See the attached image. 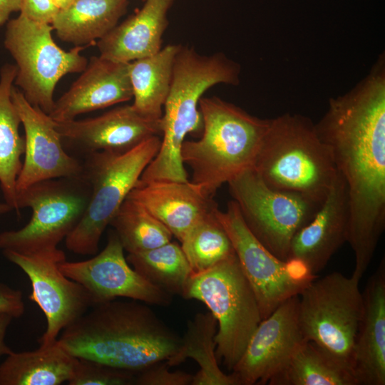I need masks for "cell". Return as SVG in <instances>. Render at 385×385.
Here are the masks:
<instances>
[{
    "label": "cell",
    "mask_w": 385,
    "mask_h": 385,
    "mask_svg": "<svg viewBox=\"0 0 385 385\" xmlns=\"http://www.w3.org/2000/svg\"><path fill=\"white\" fill-rule=\"evenodd\" d=\"M298 295L258 324L230 374L237 385L266 384L304 339L298 322Z\"/></svg>",
    "instance_id": "obj_16"
},
{
    "label": "cell",
    "mask_w": 385,
    "mask_h": 385,
    "mask_svg": "<svg viewBox=\"0 0 385 385\" xmlns=\"http://www.w3.org/2000/svg\"><path fill=\"white\" fill-rule=\"evenodd\" d=\"M11 97L25 133L24 159L16 192L43 180L81 176L83 163L66 151L51 116L31 105L14 86Z\"/></svg>",
    "instance_id": "obj_15"
},
{
    "label": "cell",
    "mask_w": 385,
    "mask_h": 385,
    "mask_svg": "<svg viewBox=\"0 0 385 385\" xmlns=\"http://www.w3.org/2000/svg\"><path fill=\"white\" fill-rule=\"evenodd\" d=\"M22 0H0V26L8 20L12 12L20 11Z\"/></svg>",
    "instance_id": "obj_37"
},
{
    "label": "cell",
    "mask_w": 385,
    "mask_h": 385,
    "mask_svg": "<svg viewBox=\"0 0 385 385\" xmlns=\"http://www.w3.org/2000/svg\"><path fill=\"white\" fill-rule=\"evenodd\" d=\"M227 184L249 230L274 256L288 261L294 236L314 217L322 203L297 192L269 187L252 168Z\"/></svg>",
    "instance_id": "obj_11"
},
{
    "label": "cell",
    "mask_w": 385,
    "mask_h": 385,
    "mask_svg": "<svg viewBox=\"0 0 385 385\" xmlns=\"http://www.w3.org/2000/svg\"><path fill=\"white\" fill-rule=\"evenodd\" d=\"M2 253L27 275L32 289L29 299L46 317V329L38 340L40 344L54 342L66 327L93 307L87 290L60 270L58 264L66 255L58 247L29 254L11 250Z\"/></svg>",
    "instance_id": "obj_13"
},
{
    "label": "cell",
    "mask_w": 385,
    "mask_h": 385,
    "mask_svg": "<svg viewBox=\"0 0 385 385\" xmlns=\"http://www.w3.org/2000/svg\"><path fill=\"white\" fill-rule=\"evenodd\" d=\"M166 361L152 364L135 374V385H189L192 376L185 371H170Z\"/></svg>",
    "instance_id": "obj_33"
},
{
    "label": "cell",
    "mask_w": 385,
    "mask_h": 385,
    "mask_svg": "<svg viewBox=\"0 0 385 385\" xmlns=\"http://www.w3.org/2000/svg\"><path fill=\"white\" fill-rule=\"evenodd\" d=\"M135 374L94 360L78 358L69 385H132Z\"/></svg>",
    "instance_id": "obj_32"
},
{
    "label": "cell",
    "mask_w": 385,
    "mask_h": 385,
    "mask_svg": "<svg viewBox=\"0 0 385 385\" xmlns=\"http://www.w3.org/2000/svg\"><path fill=\"white\" fill-rule=\"evenodd\" d=\"M90 194L83 173L43 180L18 191L19 211L30 207L32 215L21 229L0 232V250L29 254L56 248L80 222Z\"/></svg>",
    "instance_id": "obj_9"
},
{
    "label": "cell",
    "mask_w": 385,
    "mask_h": 385,
    "mask_svg": "<svg viewBox=\"0 0 385 385\" xmlns=\"http://www.w3.org/2000/svg\"><path fill=\"white\" fill-rule=\"evenodd\" d=\"M180 339L145 303L117 299L91 307L58 338L76 357L134 374L170 358Z\"/></svg>",
    "instance_id": "obj_2"
},
{
    "label": "cell",
    "mask_w": 385,
    "mask_h": 385,
    "mask_svg": "<svg viewBox=\"0 0 385 385\" xmlns=\"http://www.w3.org/2000/svg\"><path fill=\"white\" fill-rule=\"evenodd\" d=\"M161 139L153 136L123 153L99 151L86 155L83 174L91 187L80 222L65 239L76 254L95 255L101 236L140 175L159 150Z\"/></svg>",
    "instance_id": "obj_6"
},
{
    "label": "cell",
    "mask_w": 385,
    "mask_h": 385,
    "mask_svg": "<svg viewBox=\"0 0 385 385\" xmlns=\"http://www.w3.org/2000/svg\"><path fill=\"white\" fill-rule=\"evenodd\" d=\"M50 24L32 21L22 14L8 21L4 45L17 68L14 85L33 106L50 114L53 93L65 75L82 72L88 63L81 52L88 46L69 51L59 47L52 37Z\"/></svg>",
    "instance_id": "obj_10"
},
{
    "label": "cell",
    "mask_w": 385,
    "mask_h": 385,
    "mask_svg": "<svg viewBox=\"0 0 385 385\" xmlns=\"http://www.w3.org/2000/svg\"><path fill=\"white\" fill-rule=\"evenodd\" d=\"M25 312L22 292L0 282V313L14 318L21 317Z\"/></svg>",
    "instance_id": "obj_35"
},
{
    "label": "cell",
    "mask_w": 385,
    "mask_h": 385,
    "mask_svg": "<svg viewBox=\"0 0 385 385\" xmlns=\"http://www.w3.org/2000/svg\"><path fill=\"white\" fill-rule=\"evenodd\" d=\"M14 317L6 313H0V358L10 354L12 350L6 344L5 337L7 329Z\"/></svg>",
    "instance_id": "obj_36"
},
{
    "label": "cell",
    "mask_w": 385,
    "mask_h": 385,
    "mask_svg": "<svg viewBox=\"0 0 385 385\" xmlns=\"http://www.w3.org/2000/svg\"><path fill=\"white\" fill-rule=\"evenodd\" d=\"M55 125L63 142L85 156L99 151L125 153L162 134L161 119L145 118L132 105L115 108L95 118L55 121Z\"/></svg>",
    "instance_id": "obj_17"
},
{
    "label": "cell",
    "mask_w": 385,
    "mask_h": 385,
    "mask_svg": "<svg viewBox=\"0 0 385 385\" xmlns=\"http://www.w3.org/2000/svg\"><path fill=\"white\" fill-rule=\"evenodd\" d=\"M175 0H145L141 9L97 41L100 56L130 63L162 48L168 12Z\"/></svg>",
    "instance_id": "obj_22"
},
{
    "label": "cell",
    "mask_w": 385,
    "mask_h": 385,
    "mask_svg": "<svg viewBox=\"0 0 385 385\" xmlns=\"http://www.w3.org/2000/svg\"><path fill=\"white\" fill-rule=\"evenodd\" d=\"M128 5V0H75L58 11L51 26L61 40L89 46L118 24Z\"/></svg>",
    "instance_id": "obj_25"
},
{
    "label": "cell",
    "mask_w": 385,
    "mask_h": 385,
    "mask_svg": "<svg viewBox=\"0 0 385 385\" xmlns=\"http://www.w3.org/2000/svg\"><path fill=\"white\" fill-rule=\"evenodd\" d=\"M126 260L147 281L172 296H183L192 274L181 245L171 241L147 251L129 253Z\"/></svg>",
    "instance_id": "obj_29"
},
{
    "label": "cell",
    "mask_w": 385,
    "mask_h": 385,
    "mask_svg": "<svg viewBox=\"0 0 385 385\" xmlns=\"http://www.w3.org/2000/svg\"><path fill=\"white\" fill-rule=\"evenodd\" d=\"M11 210H13V208L9 205H8L6 202H0V215L6 214Z\"/></svg>",
    "instance_id": "obj_39"
},
{
    "label": "cell",
    "mask_w": 385,
    "mask_h": 385,
    "mask_svg": "<svg viewBox=\"0 0 385 385\" xmlns=\"http://www.w3.org/2000/svg\"><path fill=\"white\" fill-rule=\"evenodd\" d=\"M58 11L52 0H22L20 14L32 21L51 24Z\"/></svg>",
    "instance_id": "obj_34"
},
{
    "label": "cell",
    "mask_w": 385,
    "mask_h": 385,
    "mask_svg": "<svg viewBox=\"0 0 385 385\" xmlns=\"http://www.w3.org/2000/svg\"><path fill=\"white\" fill-rule=\"evenodd\" d=\"M381 57L347 93L331 98L315 124L344 180L349 204L347 242L361 279L385 228V66Z\"/></svg>",
    "instance_id": "obj_1"
},
{
    "label": "cell",
    "mask_w": 385,
    "mask_h": 385,
    "mask_svg": "<svg viewBox=\"0 0 385 385\" xmlns=\"http://www.w3.org/2000/svg\"><path fill=\"white\" fill-rule=\"evenodd\" d=\"M59 10L68 7L75 0H52Z\"/></svg>",
    "instance_id": "obj_38"
},
{
    "label": "cell",
    "mask_w": 385,
    "mask_h": 385,
    "mask_svg": "<svg viewBox=\"0 0 385 385\" xmlns=\"http://www.w3.org/2000/svg\"><path fill=\"white\" fill-rule=\"evenodd\" d=\"M76 360L58 339L34 351H12L0 364V385H59L68 382Z\"/></svg>",
    "instance_id": "obj_23"
},
{
    "label": "cell",
    "mask_w": 385,
    "mask_h": 385,
    "mask_svg": "<svg viewBox=\"0 0 385 385\" xmlns=\"http://www.w3.org/2000/svg\"><path fill=\"white\" fill-rule=\"evenodd\" d=\"M129 63L92 56L81 75L56 101L49 115L57 122L133 98Z\"/></svg>",
    "instance_id": "obj_19"
},
{
    "label": "cell",
    "mask_w": 385,
    "mask_h": 385,
    "mask_svg": "<svg viewBox=\"0 0 385 385\" xmlns=\"http://www.w3.org/2000/svg\"><path fill=\"white\" fill-rule=\"evenodd\" d=\"M252 168L269 187L321 203L337 176L331 151L315 124L298 114L269 119Z\"/></svg>",
    "instance_id": "obj_5"
},
{
    "label": "cell",
    "mask_w": 385,
    "mask_h": 385,
    "mask_svg": "<svg viewBox=\"0 0 385 385\" xmlns=\"http://www.w3.org/2000/svg\"><path fill=\"white\" fill-rule=\"evenodd\" d=\"M110 225L128 254L158 247L170 242L173 237L163 223L128 197L119 207Z\"/></svg>",
    "instance_id": "obj_31"
},
{
    "label": "cell",
    "mask_w": 385,
    "mask_h": 385,
    "mask_svg": "<svg viewBox=\"0 0 385 385\" xmlns=\"http://www.w3.org/2000/svg\"><path fill=\"white\" fill-rule=\"evenodd\" d=\"M215 214L253 289L262 319L287 299L299 295L317 277L300 263L283 261L265 247L246 226L233 200L227 203L225 211L217 208Z\"/></svg>",
    "instance_id": "obj_12"
},
{
    "label": "cell",
    "mask_w": 385,
    "mask_h": 385,
    "mask_svg": "<svg viewBox=\"0 0 385 385\" xmlns=\"http://www.w3.org/2000/svg\"><path fill=\"white\" fill-rule=\"evenodd\" d=\"M180 44H169L158 53L128 64L133 91L132 104L142 116L159 120L168 96L175 56Z\"/></svg>",
    "instance_id": "obj_26"
},
{
    "label": "cell",
    "mask_w": 385,
    "mask_h": 385,
    "mask_svg": "<svg viewBox=\"0 0 385 385\" xmlns=\"http://www.w3.org/2000/svg\"><path fill=\"white\" fill-rule=\"evenodd\" d=\"M352 354L356 385L385 384V260L369 278Z\"/></svg>",
    "instance_id": "obj_20"
},
{
    "label": "cell",
    "mask_w": 385,
    "mask_h": 385,
    "mask_svg": "<svg viewBox=\"0 0 385 385\" xmlns=\"http://www.w3.org/2000/svg\"><path fill=\"white\" fill-rule=\"evenodd\" d=\"M359 282L353 274L348 277L334 272L316 277L298 295V322L303 338L351 372L362 310Z\"/></svg>",
    "instance_id": "obj_8"
},
{
    "label": "cell",
    "mask_w": 385,
    "mask_h": 385,
    "mask_svg": "<svg viewBox=\"0 0 385 385\" xmlns=\"http://www.w3.org/2000/svg\"><path fill=\"white\" fill-rule=\"evenodd\" d=\"M217 208L200 219L180 242L192 274L205 272L235 255L232 242L216 216Z\"/></svg>",
    "instance_id": "obj_30"
},
{
    "label": "cell",
    "mask_w": 385,
    "mask_h": 385,
    "mask_svg": "<svg viewBox=\"0 0 385 385\" xmlns=\"http://www.w3.org/2000/svg\"><path fill=\"white\" fill-rule=\"evenodd\" d=\"M16 71V66L11 63L0 70V187L5 202L19 214L16 180L25 141L19 133L21 120L11 97Z\"/></svg>",
    "instance_id": "obj_24"
},
{
    "label": "cell",
    "mask_w": 385,
    "mask_h": 385,
    "mask_svg": "<svg viewBox=\"0 0 385 385\" xmlns=\"http://www.w3.org/2000/svg\"><path fill=\"white\" fill-rule=\"evenodd\" d=\"M199 108L202 133L197 140L183 142L181 157L192 170L191 182L212 197L223 184L253 167L269 119L217 96L201 97Z\"/></svg>",
    "instance_id": "obj_4"
},
{
    "label": "cell",
    "mask_w": 385,
    "mask_h": 385,
    "mask_svg": "<svg viewBox=\"0 0 385 385\" xmlns=\"http://www.w3.org/2000/svg\"><path fill=\"white\" fill-rule=\"evenodd\" d=\"M240 66L222 53L201 55L181 45L175 59L170 92L161 118L160 146L137 185L155 180L189 181L181 157L188 134L201 135L199 101L212 86L240 83Z\"/></svg>",
    "instance_id": "obj_3"
},
{
    "label": "cell",
    "mask_w": 385,
    "mask_h": 385,
    "mask_svg": "<svg viewBox=\"0 0 385 385\" xmlns=\"http://www.w3.org/2000/svg\"><path fill=\"white\" fill-rule=\"evenodd\" d=\"M269 385H356L352 372L314 343L303 340Z\"/></svg>",
    "instance_id": "obj_28"
},
{
    "label": "cell",
    "mask_w": 385,
    "mask_h": 385,
    "mask_svg": "<svg viewBox=\"0 0 385 385\" xmlns=\"http://www.w3.org/2000/svg\"><path fill=\"white\" fill-rule=\"evenodd\" d=\"M348 229L346 188L344 179L337 172L332 187L314 217L294 236L288 260L300 263L317 275L347 242Z\"/></svg>",
    "instance_id": "obj_18"
},
{
    "label": "cell",
    "mask_w": 385,
    "mask_h": 385,
    "mask_svg": "<svg viewBox=\"0 0 385 385\" xmlns=\"http://www.w3.org/2000/svg\"><path fill=\"white\" fill-rule=\"evenodd\" d=\"M123 251L113 230L100 253L83 261L65 260L58 264V267L66 277L87 290L93 306L120 297L147 304L170 305L173 296L147 281L131 267Z\"/></svg>",
    "instance_id": "obj_14"
},
{
    "label": "cell",
    "mask_w": 385,
    "mask_h": 385,
    "mask_svg": "<svg viewBox=\"0 0 385 385\" xmlns=\"http://www.w3.org/2000/svg\"><path fill=\"white\" fill-rule=\"evenodd\" d=\"M217 330V319L210 312L196 314L188 320L178 351L165 360L170 367L188 358L195 360L200 369L192 376L191 385H237L232 376L225 374L218 365L215 342Z\"/></svg>",
    "instance_id": "obj_27"
},
{
    "label": "cell",
    "mask_w": 385,
    "mask_h": 385,
    "mask_svg": "<svg viewBox=\"0 0 385 385\" xmlns=\"http://www.w3.org/2000/svg\"><path fill=\"white\" fill-rule=\"evenodd\" d=\"M182 297L202 302L215 317L216 357L232 371L262 321L255 294L236 255L192 274Z\"/></svg>",
    "instance_id": "obj_7"
},
{
    "label": "cell",
    "mask_w": 385,
    "mask_h": 385,
    "mask_svg": "<svg viewBox=\"0 0 385 385\" xmlns=\"http://www.w3.org/2000/svg\"><path fill=\"white\" fill-rule=\"evenodd\" d=\"M128 197L163 223L180 242L200 219L217 207L212 197L190 180L136 185Z\"/></svg>",
    "instance_id": "obj_21"
}]
</instances>
